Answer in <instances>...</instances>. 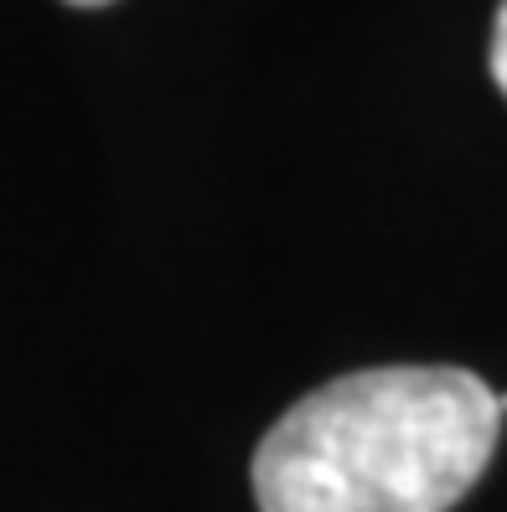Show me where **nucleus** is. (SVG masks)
<instances>
[{"label": "nucleus", "instance_id": "nucleus-1", "mask_svg": "<svg viewBox=\"0 0 507 512\" xmlns=\"http://www.w3.org/2000/svg\"><path fill=\"white\" fill-rule=\"evenodd\" d=\"M502 430L466 368L342 373L290 404L254 450L259 512H451Z\"/></svg>", "mask_w": 507, "mask_h": 512}, {"label": "nucleus", "instance_id": "nucleus-2", "mask_svg": "<svg viewBox=\"0 0 507 512\" xmlns=\"http://www.w3.org/2000/svg\"><path fill=\"white\" fill-rule=\"evenodd\" d=\"M492 78L507 94V0L497 6V21H492Z\"/></svg>", "mask_w": 507, "mask_h": 512}, {"label": "nucleus", "instance_id": "nucleus-3", "mask_svg": "<svg viewBox=\"0 0 507 512\" xmlns=\"http://www.w3.org/2000/svg\"><path fill=\"white\" fill-rule=\"evenodd\" d=\"M68 6H109V0H68Z\"/></svg>", "mask_w": 507, "mask_h": 512}, {"label": "nucleus", "instance_id": "nucleus-4", "mask_svg": "<svg viewBox=\"0 0 507 512\" xmlns=\"http://www.w3.org/2000/svg\"><path fill=\"white\" fill-rule=\"evenodd\" d=\"M497 409H502V414H507V394H497Z\"/></svg>", "mask_w": 507, "mask_h": 512}]
</instances>
